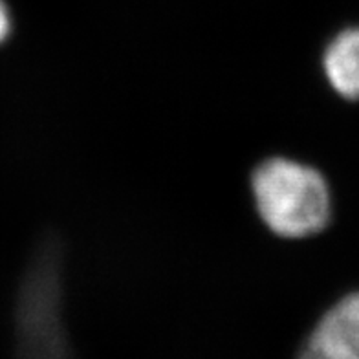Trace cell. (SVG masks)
<instances>
[{
    "instance_id": "1",
    "label": "cell",
    "mask_w": 359,
    "mask_h": 359,
    "mask_svg": "<svg viewBox=\"0 0 359 359\" xmlns=\"http://www.w3.org/2000/svg\"><path fill=\"white\" fill-rule=\"evenodd\" d=\"M251 194L260 220L283 238L317 235L330 222L328 182L316 167L293 158L260 161L251 175Z\"/></svg>"
},
{
    "instance_id": "3",
    "label": "cell",
    "mask_w": 359,
    "mask_h": 359,
    "mask_svg": "<svg viewBox=\"0 0 359 359\" xmlns=\"http://www.w3.org/2000/svg\"><path fill=\"white\" fill-rule=\"evenodd\" d=\"M297 359H359V292L339 299L323 313Z\"/></svg>"
},
{
    "instance_id": "2",
    "label": "cell",
    "mask_w": 359,
    "mask_h": 359,
    "mask_svg": "<svg viewBox=\"0 0 359 359\" xmlns=\"http://www.w3.org/2000/svg\"><path fill=\"white\" fill-rule=\"evenodd\" d=\"M59 262L48 246L37 255L22 283L17 306L20 359H70L62 325Z\"/></svg>"
},
{
    "instance_id": "5",
    "label": "cell",
    "mask_w": 359,
    "mask_h": 359,
    "mask_svg": "<svg viewBox=\"0 0 359 359\" xmlns=\"http://www.w3.org/2000/svg\"><path fill=\"white\" fill-rule=\"evenodd\" d=\"M13 29V20H11L10 8L6 4L4 0H0V44H4L8 37L11 35Z\"/></svg>"
},
{
    "instance_id": "4",
    "label": "cell",
    "mask_w": 359,
    "mask_h": 359,
    "mask_svg": "<svg viewBox=\"0 0 359 359\" xmlns=\"http://www.w3.org/2000/svg\"><path fill=\"white\" fill-rule=\"evenodd\" d=\"M323 68L330 86L346 100H359V26L343 29L323 53Z\"/></svg>"
}]
</instances>
